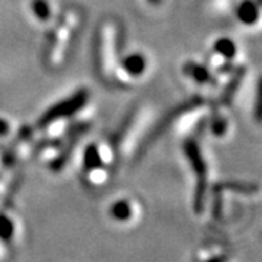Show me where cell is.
Listing matches in <instances>:
<instances>
[{
  "label": "cell",
  "mask_w": 262,
  "mask_h": 262,
  "mask_svg": "<svg viewBox=\"0 0 262 262\" xmlns=\"http://www.w3.org/2000/svg\"><path fill=\"white\" fill-rule=\"evenodd\" d=\"M102 166V156L96 144H89L83 153V168L84 172L101 170Z\"/></svg>",
  "instance_id": "6"
},
{
  "label": "cell",
  "mask_w": 262,
  "mask_h": 262,
  "mask_svg": "<svg viewBox=\"0 0 262 262\" xmlns=\"http://www.w3.org/2000/svg\"><path fill=\"white\" fill-rule=\"evenodd\" d=\"M227 130V121L220 115H215L211 121V131L214 136H223Z\"/></svg>",
  "instance_id": "13"
},
{
  "label": "cell",
  "mask_w": 262,
  "mask_h": 262,
  "mask_svg": "<svg viewBox=\"0 0 262 262\" xmlns=\"http://www.w3.org/2000/svg\"><path fill=\"white\" fill-rule=\"evenodd\" d=\"M32 12L39 20H47L51 15V9L47 0H32Z\"/></svg>",
  "instance_id": "12"
},
{
  "label": "cell",
  "mask_w": 262,
  "mask_h": 262,
  "mask_svg": "<svg viewBox=\"0 0 262 262\" xmlns=\"http://www.w3.org/2000/svg\"><path fill=\"white\" fill-rule=\"evenodd\" d=\"M121 67L125 73H128L133 77H137V76H141L144 73V70L147 67V61H146L144 56H141L139 53H134V54H130V56L122 58Z\"/></svg>",
  "instance_id": "5"
},
{
  "label": "cell",
  "mask_w": 262,
  "mask_h": 262,
  "mask_svg": "<svg viewBox=\"0 0 262 262\" xmlns=\"http://www.w3.org/2000/svg\"><path fill=\"white\" fill-rule=\"evenodd\" d=\"M213 50H214L215 54L225 57V58H227V60H232V58L236 56V51H237L236 44H234L230 38H226V37L219 38V39L214 42V46H213Z\"/></svg>",
  "instance_id": "10"
},
{
  "label": "cell",
  "mask_w": 262,
  "mask_h": 262,
  "mask_svg": "<svg viewBox=\"0 0 262 262\" xmlns=\"http://www.w3.org/2000/svg\"><path fill=\"white\" fill-rule=\"evenodd\" d=\"M200 103V101H196V99H194V101H191V102H187V103H184V105H181V106H178L177 110H173L172 113L168 114L162 121L153 128V130L150 131V134H149V137L146 139V140L143 141V144H141V149L140 151H144L146 150V147H149L150 144L153 143V141L156 140L159 136H162V133L163 131L166 130L168 128L169 125L172 124V121L177 118V117H179V115H182L184 113H187V111H191V108H194V106H196Z\"/></svg>",
  "instance_id": "3"
},
{
  "label": "cell",
  "mask_w": 262,
  "mask_h": 262,
  "mask_svg": "<svg viewBox=\"0 0 262 262\" xmlns=\"http://www.w3.org/2000/svg\"><path fill=\"white\" fill-rule=\"evenodd\" d=\"M111 217L118 220V222H127L133 217V208L127 200H118L111 206Z\"/></svg>",
  "instance_id": "9"
},
{
  "label": "cell",
  "mask_w": 262,
  "mask_h": 262,
  "mask_svg": "<svg viewBox=\"0 0 262 262\" xmlns=\"http://www.w3.org/2000/svg\"><path fill=\"white\" fill-rule=\"evenodd\" d=\"M9 133V124L8 121H5V120H0V137L2 136H6Z\"/></svg>",
  "instance_id": "14"
},
{
  "label": "cell",
  "mask_w": 262,
  "mask_h": 262,
  "mask_svg": "<svg viewBox=\"0 0 262 262\" xmlns=\"http://www.w3.org/2000/svg\"><path fill=\"white\" fill-rule=\"evenodd\" d=\"M236 18L245 25H253L259 18L258 5L253 0H242L236 6Z\"/></svg>",
  "instance_id": "4"
},
{
  "label": "cell",
  "mask_w": 262,
  "mask_h": 262,
  "mask_svg": "<svg viewBox=\"0 0 262 262\" xmlns=\"http://www.w3.org/2000/svg\"><path fill=\"white\" fill-rule=\"evenodd\" d=\"M184 151L187 156L188 162L192 168V172L195 173L196 185H195V196H194V208L196 213H201L204 210L207 194V165L206 160L201 155V150L198 147V143L192 139L185 141Z\"/></svg>",
  "instance_id": "1"
},
{
  "label": "cell",
  "mask_w": 262,
  "mask_h": 262,
  "mask_svg": "<svg viewBox=\"0 0 262 262\" xmlns=\"http://www.w3.org/2000/svg\"><path fill=\"white\" fill-rule=\"evenodd\" d=\"M244 77H245V69H239L236 73L233 75V77L230 79V82L226 84L225 91H223V94H222V101L223 103H230L232 102V99H233V96L237 92V89H239V86L242 84L244 82Z\"/></svg>",
  "instance_id": "7"
},
{
  "label": "cell",
  "mask_w": 262,
  "mask_h": 262,
  "mask_svg": "<svg viewBox=\"0 0 262 262\" xmlns=\"http://www.w3.org/2000/svg\"><path fill=\"white\" fill-rule=\"evenodd\" d=\"M184 73L189 76L191 79H194L196 83L200 84L207 83L210 80V77H211L206 66H201L198 63H187L185 67H184Z\"/></svg>",
  "instance_id": "8"
},
{
  "label": "cell",
  "mask_w": 262,
  "mask_h": 262,
  "mask_svg": "<svg viewBox=\"0 0 262 262\" xmlns=\"http://www.w3.org/2000/svg\"><path fill=\"white\" fill-rule=\"evenodd\" d=\"M15 233V225L12 219L8 217V214L0 213V239L3 242H9Z\"/></svg>",
  "instance_id": "11"
},
{
  "label": "cell",
  "mask_w": 262,
  "mask_h": 262,
  "mask_svg": "<svg viewBox=\"0 0 262 262\" xmlns=\"http://www.w3.org/2000/svg\"><path fill=\"white\" fill-rule=\"evenodd\" d=\"M89 101V92L80 89L72 96L66 98L64 101H60L56 105L50 106L47 111L44 113V115L38 120V127L39 128H46L48 125L54 124L61 118H69L72 115H75L76 113H79L84 105Z\"/></svg>",
  "instance_id": "2"
},
{
  "label": "cell",
  "mask_w": 262,
  "mask_h": 262,
  "mask_svg": "<svg viewBox=\"0 0 262 262\" xmlns=\"http://www.w3.org/2000/svg\"><path fill=\"white\" fill-rule=\"evenodd\" d=\"M150 3H153V5H156V3H160V0H149Z\"/></svg>",
  "instance_id": "15"
}]
</instances>
